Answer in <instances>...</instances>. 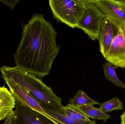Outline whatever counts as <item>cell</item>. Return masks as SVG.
<instances>
[{"label": "cell", "mask_w": 125, "mask_h": 124, "mask_svg": "<svg viewBox=\"0 0 125 124\" xmlns=\"http://www.w3.org/2000/svg\"><path fill=\"white\" fill-rule=\"evenodd\" d=\"M22 29V38L14 57L16 66L39 78L48 75L60 51L55 30L43 15L37 13Z\"/></svg>", "instance_id": "cell-1"}, {"label": "cell", "mask_w": 125, "mask_h": 124, "mask_svg": "<svg viewBox=\"0 0 125 124\" xmlns=\"http://www.w3.org/2000/svg\"><path fill=\"white\" fill-rule=\"evenodd\" d=\"M0 72L1 76H5L14 81L37 101L65 115L62 98L57 96L52 89L44 83L39 77L17 66H2L0 68Z\"/></svg>", "instance_id": "cell-2"}, {"label": "cell", "mask_w": 125, "mask_h": 124, "mask_svg": "<svg viewBox=\"0 0 125 124\" xmlns=\"http://www.w3.org/2000/svg\"><path fill=\"white\" fill-rule=\"evenodd\" d=\"M54 19L73 28H76L85 7V0H50Z\"/></svg>", "instance_id": "cell-3"}, {"label": "cell", "mask_w": 125, "mask_h": 124, "mask_svg": "<svg viewBox=\"0 0 125 124\" xmlns=\"http://www.w3.org/2000/svg\"><path fill=\"white\" fill-rule=\"evenodd\" d=\"M105 17L93 0H85L84 9L76 28L82 30L93 41H95L97 39Z\"/></svg>", "instance_id": "cell-4"}, {"label": "cell", "mask_w": 125, "mask_h": 124, "mask_svg": "<svg viewBox=\"0 0 125 124\" xmlns=\"http://www.w3.org/2000/svg\"><path fill=\"white\" fill-rule=\"evenodd\" d=\"M15 99L33 110L39 113L55 124H65L50 116L42 108L39 102L28 93L23 88L11 79L7 78L4 79Z\"/></svg>", "instance_id": "cell-5"}, {"label": "cell", "mask_w": 125, "mask_h": 124, "mask_svg": "<svg viewBox=\"0 0 125 124\" xmlns=\"http://www.w3.org/2000/svg\"><path fill=\"white\" fill-rule=\"evenodd\" d=\"M99 9L117 27L125 26V1L93 0Z\"/></svg>", "instance_id": "cell-6"}, {"label": "cell", "mask_w": 125, "mask_h": 124, "mask_svg": "<svg viewBox=\"0 0 125 124\" xmlns=\"http://www.w3.org/2000/svg\"><path fill=\"white\" fill-rule=\"evenodd\" d=\"M105 59L116 68H125V26L119 27Z\"/></svg>", "instance_id": "cell-7"}, {"label": "cell", "mask_w": 125, "mask_h": 124, "mask_svg": "<svg viewBox=\"0 0 125 124\" xmlns=\"http://www.w3.org/2000/svg\"><path fill=\"white\" fill-rule=\"evenodd\" d=\"M15 100L14 124H55L42 114Z\"/></svg>", "instance_id": "cell-8"}, {"label": "cell", "mask_w": 125, "mask_h": 124, "mask_svg": "<svg viewBox=\"0 0 125 124\" xmlns=\"http://www.w3.org/2000/svg\"><path fill=\"white\" fill-rule=\"evenodd\" d=\"M119 27L105 17L104 19L97 39L99 49L104 58H105L115 36L118 32Z\"/></svg>", "instance_id": "cell-9"}, {"label": "cell", "mask_w": 125, "mask_h": 124, "mask_svg": "<svg viewBox=\"0 0 125 124\" xmlns=\"http://www.w3.org/2000/svg\"><path fill=\"white\" fill-rule=\"evenodd\" d=\"M15 106V100L10 91L0 87V121L6 118Z\"/></svg>", "instance_id": "cell-10"}, {"label": "cell", "mask_w": 125, "mask_h": 124, "mask_svg": "<svg viewBox=\"0 0 125 124\" xmlns=\"http://www.w3.org/2000/svg\"><path fill=\"white\" fill-rule=\"evenodd\" d=\"M39 102L42 108L50 116L60 121L62 123L65 124H96L95 121H81L75 120L70 117H68L65 115H63L58 113L52 110L48 106L43 103Z\"/></svg>", "instance_id": "cell-11"}, {"label": "cell", "mask_w": 125, "mask_h": 124, "mask_svg": "<svg viewBox=\"0 0 125 124\" xmlns=\"http://www.w3.org/2000/svg\"><path fill=\"white\" fill-rule=\"evenodd\" d=\"M70 104L75 108L84 106H93L95 105H100V103L87 96L82 90H78L73 98L70 99Z\"/></svg>", "instance_id": "cell-12"}, {"label": "cell", "mask_w": 125, "mask_h": 124, "mask_svg": "<svg viewBox=\"0 0 125 124\" xmlns=\"http://www.w3.org/2000/svg\"><path fill=\"white\" fill-rule=\"evenodd\" d=\"M77 108L89 118L103 120L104 122H106L111 117L110 115L103 112L99 108L94 107L93 106H84Z\"/></svg>", "instance_id": "cell-13"}, {"label": "cell", "mask_w": 125, "mask_h": 124, "mask_svg": "<svg viewBox=\"0 0 125 124\" xmlns=\"http://www.w3.org/2000/svg\"><path fill=\"white\" fill-rule=\"evenodd\" d=\"M105 78L115 85L122 89H125V83L118 78L116 73V68L109 62L105 63L103 66Z\"/></svg>", "instance_id": "cell-14"}, {"label": "cell", "mask_w": 125, "mask_h": 124, "mask_svg": "<svg viewBox=\"0 0 125 124\" xmlns=\"http://www.w3.org/2000/svg\"><path fill=\"white\" fill-rule=\"evenodd\" d=\"M99 109L104 113H109L114 110H123V104L119 98L115 97L100 105Z\"/></svg>", "instance_id": "cell-15"}, {"label": "cell", "mask_w": 125, "mask_h": 124, "mask_svg": "<svg viewBox=\"0 0 125 124\" xmlns=\"http://www.w3.org/2000/svg\"><path fill=\"white\" fill-rule=\"evenodd\" d=\"M65 115L75 120L89 121L90 120L86 116L79 111L77 108L74 107L70 104L63 106Z\"/></svg>", "instance_id": "cell-16"}, {"label": "cell", "mask_w": 125, "mask_h": 124, "mask_svg": "<svg viewBox=\"0 0 125 124\" xmlns=\"http://www.w3.org/2000/svg\"><path fill=\"white\" fill-rule=\"evenodd\" d=\"M0 1L2 3L8 6L11 9V10L14 9L15 7L16 4L18 3L20 0H1Z\"/></svg>", "instance_id": "cell-17"}, {"label": "cell", "mask_w": 125, "mask_h": 124, "mask_svg": "<svg viewBox=\"0 0 125 124\" xmlns=\"http://www.w3.org/2000/svg\"><path fill=\"white\" fill-rule=\"evenodd\" d=\"M15 111H12L6 118L3 124H14Z\"/></svg>", "instance_id": "cell-18"}, {"label": "cell", "mask_w": 125, "mask_h": 124, "mask_svg": "<svg viewBox=\"0 0 125 124\" xmlns=\"http://www.w3.org/2000/svg\"><path fill=\"white\" fill-rule=\"evenodd\" d=\"M120 117L121 119L120 124H125V111L122 114Z\"/></svg>", "instance_id": "cell-19"}]
</instances>
